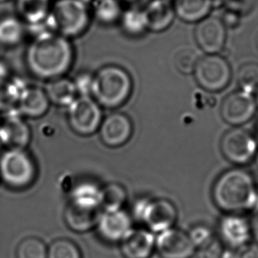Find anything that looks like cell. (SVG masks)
Returning <instances> with one entry per match:
<instances>
[{
  "instance_id": "obj_42",
  "label": "cell",
  "mask_w": 258,
  "mask_h": 258,
  "mask_svg": "<svg viewBox=\"0 0 258 258\" xmlns=\"http://www.w3.org/2000/svg\"><path fill=\"white\" fill-rule=\"evenodd\" d=\"M81 1H83V2H85V3L87 4V5H89L92 0H81Z\"/></svg>"
},
{
  "instance_id": "obj_47",
  "label": "cell",
  "mask_w": 258,
  "mask_h": 258,
  "mask_svg": "<svg viewBox=\"0 0 258 258\" xmlns=\"http://www.w3.org/2000/svg\"><path fill=\"white\" fill-rule=\"evenodd\" d=\"M0 122H1V120H0Z\"/></svg>"
},
{
  "instance_id": "obj_1",
  "label": "cell",
  "mask_w": 258,
  "mask_h": 258,
  "mask_svg": "<svg viewBox=\"0 0 258 258\" xmlns=\"http://www.w3.org/2000/svg\"><path fill=\"white\" fill-rule=\"evenodd\" d=\"M74 50L69 39L49 33L33 39L26 52L28 70L41 80L63 77L74 63Z\"/></svg>"
},
{
  "instance_id": "obj_38",
  "label": "cell",
  "mask_w": 258,
  "mask_h": 258,
  "mask_svg": "<svg viewBox=\"0 0 258 258\" xmlns=\"http://www.w3.org/2000/svg\"><path fill=\"white\" fill-rule=\"evenodd\" d=\"M221 21L223 22L226 28H235L237 27L239 22H240V18H239V14L234 13L232 11H228L227 13L224 15L223 19H221Z\"/></svg>"
},
{
  "instance_id": "obj_14",
  "label": "cell",
  "mask_w": 258,
  "mask_h": 258,
  "mask_svg": "<svg viewBox=\"0 0 258 258\" xmlns=\"http://www.w3.org/2000/svg\"><path fill=\"white\" fill-rule=\"evenodd\" d=\"M101 213V207L99 205L70 200L63 216L70 229L77 233H84L96 227Z\"/></svg>"
},
{
  "instance_id": "obj_39",
  "label": "cell",
  "mask_w": 258,
  "mask_h": 258,
  "mask_svg": "<svg viewBox=\"0 0 258 258\" xmlns=\"http://www.w3.org/2000/svg\"><path fill=\"white\" fill-rule=\"evenodd\" d=\"M9 79V67L7 63L0 60V81H6Z\"/></svg>"
},
{
  "instance_id": "obj_37",
  "label": "cell",
  "mask_w": 258,
  "mask_h": 258,
  "mask_svg": "<svg viewBox=\"0 0 258 258\" xmlns=\"http://www.w3.org/2000/svg\"><path fill=\"white\" fill-rule=\"evenodd\" d=\"M233 258H258V244L247 243L237 248Z\"/></svg>"
},
{
  "instance_id": "obj_18",
  "label": "cell",
  "mask_w": 258,
  "mask_h": 258,
  "mask_svg": "<svg viewBox=\"0 0 258 258\" xmlns=\"http://www.w3.org/2000/svg\"><path fill=\"white\" fill-rule=\"evenodd\" d=\"M155 236L148 229H132L122 239L121 252L124 258H150L155 249Z\"/></svg>"
},
{
  "instance_id": "obj_46",
  "label": "cell",
  "mask_w": 258,
  "mask_h": 258,
  "mask_svg": "<svg viewBox=\"0 0 258 258\" xmlns=\"http://www.w3.org/2000/svg\"><path fill=\"white\" fill-rule=\"evenodd\" d=\"M256 104H257V106H258V93H257V100H256Z\"/></svg>"
},
{
  "instance_id": "obj_4",
  "label": "cell",
  "mask_w": 258,
  "mask_h": 258,
  "mask_svg": "<svg viewBox=\"0 0 258 258\" xmlns=\"http://www.w3.org/2000/svg\"><path fill=\"white\" fill-rule=\"evenodd\" d=\"M49 18L54 32L69 39L84 34L92 16L88 5L81 0H55Z\"/></svg>"
},
{
  "instance_id": "obj_28",
  "label": "cell",
  "mask_w": 258,
  "mask_h": 258,
  "mask_svg": "<svg viewBox=\"0 0 258 258\" xmlns=\"http://www.w3.org/2000/svg\"><path fill=\"white\" fill-rule=\"evenodd\" d=\"M127 199L125 188L119 183L110 182L101 188L100 205L104 212L122 209Z\"/></svg>"
},
{
  "instance_id": "obj_31",
  "label": "cell",
  "mask_w": 258,
  "mask_h": 258,
  "mask_svg": "<svg viewBox=\"0 0 258 258\" xmlns=\"http://www.w3.org/2000/svg\"><path fill=\"white\" fill-rule=\"evenodd\" d=\"M101 188L90 181H83L75 185L71 191V199L77 202L100 205Z\"/></svg>"
},
{
  "instance_id": "obj_9",
  "label": "cell",
  "mask_w": 258,
  "mask_h": 258,
  "mask_svg": "<svg viewBox=\"0 0 258 258\" xmlns=\"http://www.w3.org/2000/svg\"><path fill=\"white\" fill-rule=\"evenodd\" d=\"M220 148L224 156L234 164L244 165L252 161L257 153V143L250 133L234 128L224 135Z\"/></svg>"
},
{
  "instance_id": "obj_6",
  "label": "cell",
  "mask_w": 258,
  "mask_h": 258,
  "mask_svg": "<svg viewBox=\"0 0 258 258\" xmlns=\"http://www.w3.org/2000/svg\"><path fill=\"white\" fill-rule=\"evenodd\" d=\"M133 214L147 229L158 234L174 227L178 217L174 204L165 199H140L133 206Z\"/></svg>"
},
{
  "instance_id": "obj_44",
  "label": "cell",
  "mask_w": 258,
  "mask_h": 258,
  "mask_svg": "<svg viewBox=\"0 0 258 258\" xmlns=\"http://www.w3.org/2000/svg\"><path fill=\"white\" fill-rule=\"evenodd\" d=\"M255 158H256V164H257L258 166V151L257 153H256V155H255Z\"/></svg>"
},
{
  "instance_id": "obj_36",
  "label": "cell",
  "mask_w": 258,
  "mask_h": 258,
  "mask_svg": "<svg viewBox=\"0 0 258 258\" xmlns=\"http://www.w3.org/2000/svg\"><path fill=\"white\" fill-rule=\"evenodd\" d=\"M94 76L88 73H82L74 79V83L78 94L81 96H90L92 94Z\"/></svg>"
},
{
  "instance_id": "obj_21",
  "label": "cell",
  "mask_w": 258,
  "mask_h": 258,
  "mask_svg": "<svg viewBox=\"0 0 258 258\" xmlns=\"http://www.w3.org/2000/svg\"><path fill=\"white\" fill-rule=\"evenodd\" d=\"M175 16L187 23H199L210 16L212 0H172Z\"/></svg>"
},
{
  "instance_id": "obj_5",
  "label": "cell",
  "mask_w": 258,
  "mask_h": 258,
  "mask_svg": "<svg viewBox=\"0 0 258 258\" xmlns=\"http://www.w3.org/2000/svg\"><path fill=\"white\" fill-rule=\"evenodd\" d=\"M36 176L35 161L25 149L7 148L0 156V178L11 188H24Z\"/></svg>"
},
{
  "instance_id": "obj_41",
  "label": "cell",
  "mask_w": 258,
  "mask_h": 258,
  "mask_svg": "<svg viewBox=\"0 0 258 258\" xmlns=\"http://www.w3.org/2000/svg\"><path fill=\"white\" fill-rule=\"evenodd\" d=\"M253 210H255V212L258 213V190L257 195H256V199H255V206H254Z\"/></svg>"
},
{
  "instance_id": "obj_10",
  "label": "cell",
  "mask_w": 258,
  "mask_h": 258,
  "mask_svg": "<svg viewBox=\"0 0 258 258\" xmlns=\"http://www.w3.org/2000/svg\"><path fill=\"white\" fill-rule=\"evenodd\" d=\"M256 107V101L252 94L239 91L231 93L224 99L220 113L226 122L232 125H241L253 118Z\"/></svg>"
},
{
  "instance_id": "obj_33",
  "label": "cell",
  "mask_w": 258,
  "mask_h": 258,
  "mask_svg": "<svg viewBox=\"0 0 258 258\" xmlns=\"http://www.w3.org/2000/svg\"><path fill=\"white\" fill-rule=\"evenodd\" d=\"M199 249L197 258H233L234 256L229 247L215 237Z\"/></svg>"
},
{
  "instance_id": "obj_22",
  "label": "cell",
  "mask_w": 258,
  "mask_h": 258,
  "mask_svg": "<svg viewBox=\"0 0 258 258\" xmlns=\"http://www.w3.org/2000/svg\"><path fill=\"white\" fill-rule=\"evenodd\" d=\"M51 0H16L18 17L26 26L42 23L49 18Z\"/></svg>"
},
{
  "instance_id": "obj_35",
  "label": "cell",
  "mask_w": 258,
  "mask_h": 258,
  "mask_svg": "<svg viewBox=\"0 0 258 258\" xmlns=\"http://www.w3.org/2000/svg\"><path fill=\"white\" fill-rule=\"evenodd\" d=\"M188 234L196 248H202L214 238L212 229L205 225H197L192 227Z\"/></svg>"
},
{
  "instance_id": "obj_12",
  "label": "cell",
  "mask_w": 258,
  "mask_h": 258,
  "mask_svg": "<svg viewBox=\"0 0 258 258\" xmlns=\"http://www.w3.org/2000/svg\"><path fill=\"white\" fill-rule=\"evenodd\" d=\"M155 248L161 258H191L196 249L188 234L174 227L159 234Z\"/></svg>"
},
{
  "instance_id": "obj_13",
  "label": "cell",
  "mask_w": 258,
  "mask_h": 258,
  "mask_svg": "<svg viewBox=\"0 0 258 258\" xmlns=\"http://www.w3.org/2000/svg\"><path fill=\"white\" fill-rule=\"evenodd\" d=\"M195 39L198 45L205 52L218 54L226 44L227 28L221 19L208 16L197 25Z\"/></svg>"
},
{
  "instance_id": "obj_29",
  "label": "cell",
  "mask_w": 258,
  "mask_h": 258,
  "mask_svg": "<svg viewBox=\"0 0 258 258\" xmlns=\"http://www.w3.org/2000/svg\"><path fill=\"white\" fill-rule=\"evenodd\" d=\"M48 248L37 237L25 238L16 248V258H47Z\"/></svg>"
},
{
  "instance_id": "obj_32",
  "label": "cell",
  "mask_w": 258,
  "mask_h": 258,
  "mask_svg": "<svg viewBox=\"0 0 258 258\" xmlns=\"http://www.w3.org/2000/svg\"><path fill=\"white\" fill-rule=\"evenodd\" d=\"M47 258H82V254L74 241L61 238L49 245Z\"/></svg>"
},
{
  "instance_id": "obj_26",
  "label": "cell",
  "mask_w": 258,
  "mask_h": 258,
  "mask_svg": "<svg viewBox=\"0 0 258 258\" xmlns=\"http://www.w3.org/2000/svg\"><path fill=\"white\" fill-rule=\"evenodd\" d=\"M28 86L26 81L19 78L0 81V111L5 114L16 109L21 94Z\"/></svg>"
},
{
  "instance_id": "obj_30",
  "label": "cell",
  "mask_w": 258,
  "mask_h": 258,
  "mask_svg": "<svg viewBox=\"0 0 258 258\" xmlns=\"http://www.w3.org/2000/svg\"><path fill=\"white\" fill-rule=\"evenodd\" d=\"M237 81L241 91L252 95L258 93L257 63H248L241 66L238 71Z\"/></svg>"
},
{
  "instance_id": "obj_19",
  "label": "cell",
  "mask_w": 258,
  "mask_h": 258,
  "mask_svg": "<svg viewBox=\"0 0 258 258\" xmlns=\"http://www.w3.org/2000/svg\"><path fill=\"white\" fill-rule=\"evenodd\" d=\"M147 30L159 33L171 26L175 14L172 0H149L143 7Z\"/></svg>"
},
{
  "instance_id": "obj_3",
  "label": "cell",
  "mask_w": 258,
  "mask_h": 258,
  "mask_svg": "<svg viewBox=\"0 0 258 258\" xmlns=\"http://www.w3.org/2000/svg\"><path fill=\"white\" fill-rule=\"evenodd\" d=\"M133 91V80L127 71L116 66H107L94 76L92 95L105 108H117L125 103Z\"/></svg>"
},
{
  "instance_id": "obj_24",
  "label": "cell",
  "mask_w": 258,
  "mask_h": 258,
  "mask_svg": "<svg viewBox=\"0 0 258 258\" xmlns=\"http://www.w3.org/2000/svg\"><path fill=\"white\" fill-rule=\"evenodd\" d=\"M121 0H92L88 5L91 16L102 25L119 22L124 8Z\"/></svg>"
},
{
  "instance_id": "obj_25",
  "label": "cell",
  "mask_w": 258,
  "mask_h": 258,
  "mask_svg": "<svg viewBox=\"0 0 258 258\" xmlns=\"http://www.w3.org/2000/svg\"><path fill=\"white\" fill-rule=\"evenodd\" d=\"M27 26L21 18L7 15L0 18V45L15 46L22 42Z\"/></svg>"
},
{
  "instance_id": "obj_17",
  "label": "cell",
  "mask_w": 258,
  "mask_h": 258,
  "mask_svg": "<svg viewBox=\"0 0 258 258\" xmlns=\"http://www.w3.org/2000/svg\"><path fill=\"white\" fill-rule=\"evenodd\" d=\"M220 234L227 247L241 248L248 243L252 235L250 222L237 213H228L220 220Z\"/></svg>"
},
{
  "instance_id": "obj_16",
  "label": "cell",
  "mask_w": 258,
  "mask_h": 258,
  "mask_svg": "<svg viewBox=\"0 0 258 258\" xmlns=\"http://www.w3.org/2000/svg\"><path fill=\"white\" fill-rule=\"evenodd\" d=\"M99 129L101 140L106 146L118 147L131 139L133 126L125 114L113 113L102 120Z\"/></svg>"
},
{
  "instance_id": "obj_15",
  "label": "cell",
  "mask_w": 258,
  "mask_h": 258,
  "mask_svg": "<svg viewBox=\"0 0 258 258\" xmlns=\"http://www.w3.org/2000/svg\"><path fill=\"white\" fill-rule=\"evenodd\" d=\"M98 234L108 243L121 242L133 229V221L123 210L103 212L96 225Z\"/></svg>"
},
{
  "instance_id": "obj_20",
  "label": "cell",
  "mask_w": 258,
  "mask_h": 258,
  "mask_svg": "<svg viewBox=\"0 0 258 258\" xmlns=\"http://www.w3.org/2000/svg\"><path fill=\"white\" fill-rule=\"evenodd\" d=\"M49 103L50 101L45 90L28 85L21 94L16 110L23 117L38 118L45 115L49 110Z\"/></svg>"
},
{
  "instance_id": "obj_34",
  "label": "cell",
  "mask_w": 258,
  "mask_h": 258,
  "mask_svg": "<svg viewBox=\"0 0 258 258\" xmlns=\"http://www.w3.org/2000/svg\"><path fill=\"white\" fill-rule=\"evenodd\" d=\"M198 61L197 54L190 49H181L174 55V67L181 74H193Z\"/></svg>"
},
{
  "instance_id": "obj_45",
  "label": "cell",
  "mask_w": 258,
  "mask_h": 258,
  "mask_svg": "<svg viewBox=\"0 0 258 258\" xmlns=\"http://www.w3.org/2000/svg\"><path fill=\"white\" fill-rule=\"evenodd\" d=\"M256 46H257V48H258V34H257V36H256Z\"/></svg>"
},
{
  "instance_id": "obj_43",
  "label": "cell",
  "mask_w": 258,
  "mask_h": 258,
  "mask_svg": "<svg viewBox=\"0 0 258 258\" xmlns=\"http://www.w3.org/2000/svg\"><path fill=\"white\" fill-rule=\"evenodd\" d=\"M8 1H10V0H0V4L6 3V2H8Z\"/></svg>"
},
{
  "instance_id": "obj_40",
  "label": "cell",
  "mask_w": 258,
  "mask_h": 258,
  "mask_svg": "<svg viewBox=\"0 0 258 258\" xmlns=\"http://www.w3.org/2000/svg\"><path fill=\"white\" fill-rule=\"evenodd\" d=\"M250 226H251L252 235L258 243V213L253 218V220L250 222Z\"/></svg>"
},
{
  "instance_id": "obj_8",
  "label": "cell",
  "mask_w": 258,
  "mask_h": 258,
  "mask_svg": "<svg viewBox=\"0 0 258 258\" xmlns=\"http://www.w3.org/2000/svg\"><path fill=\"white\" fill-rule=\"evenodd\" d=\"M67 116L71 128L81 136L94 134L102 122L101 106L90 96H78L68 107Z\"/></svg>"
},
{
  "instance_id": "obj_27",
  "label": "cell",
  "mask_w": 258,
  "mask_h": 258,
  "mask_svg": "<svg viewBox=\"0 0 258 258\" xmlns=\"http://www.w3.org/2000/svg\"><path fill=\"white\" fill-rule=\"evenodd\" d=\"M119 22L123 32L131 36H140L147 30L143 7H128L122 12Z\"/></svg>"
},
{
  "instance_id": "obj_2",
  "label": "cell",
  "mask_w": 258,
  "mask_h": 258,
  "mask_svg": "<svg viewBox=\"0 0 258 258\" xmlns=\"http://www.w3.org/2000/svg\"><path fill=\"white\" fill-rule=\"evenodd\" d=\"M258 188L251 174L241 168L224 172L213 188L216 206L227 213H239L253 210Z\"/></svg>"
},
{
  "instance_id": "obj_48",
  "label": "cell",
  "mask_w": 258,
  "mask_h": 258,
  "mask_svg": "<svg viewBox=\"0 0 258 258\" xmlns=\"http://www.w3.org/2000/svg\"><path fill=\"white\" fill-rule=\"evenodd\" d=\"M0 47H1V45H0Z\"/></svg>"
},
{
  "instance_id": "obj_11",
  "label": "cell",
  "mask_w": 258,
  "mask_h": 258,
  "mask_svg": "<svg viewBox=\"0 0 258 258\" xmlns=\"http://www.w3.org/2000/svg\"><path fill=\"white\" fill-rule=\"evenodd\" d=\"M31 140V129L24 117L14 109L5 113L0 122V142L8 148L25 149Z\"/></svg>"
},
{
  "instance_id": "obj_7",
  "label": "cell",
  "mask_w": 258,
  "mask_h": 258,
  "mask_svg": "<svg viewBox=\"0 0 258 258\" xmlns=\"http://www.w3.org/2000/svg\"><path fill=\"white\" fill-rule=\"evenodd\" d=\"M194 74L196 81L202 88L210 92H218L229 84L232 70L225 57L218 54H208L199 59Z\"/></svg>"
},
{
  "instance_id": "obj_23",
  "label": "cell",
  "mask_w": 258,
  "mask_h": 258,
  "mask_svg": "<svg viewBox=\"0 0 258 258\" xmlns=\"http://www.w3.org/2000/svg\"><path fill=\"white\" fill-rule=\"evenodd\" d=\"M49 101L61 107H69L78 97L74 81L60 77L49 81L45 88Z\"/></svg>"
}]
</instances>
